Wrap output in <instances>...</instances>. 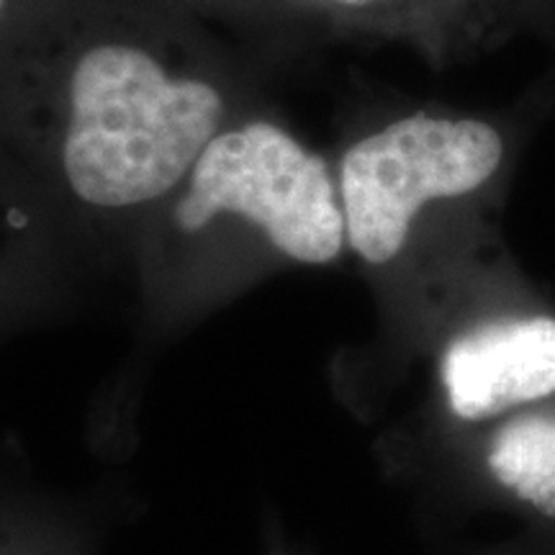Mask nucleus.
<instances>
[{"label":"nucleus","mask_w":555,"mask_h":555,"mask_svg":"<svg viewBox=\"0 0 555 555\" xmlns=\"http://www.w3.org/2000/svg\"><path fill=\"white\" fill-rule=\"evenodd\" d=\"M0 555H90L73 517L24 491L0 486Z\"/></svg>","instance_id":"423d86ee"},{"label":"nucleus","mask_w":555,"mask_h":555,"mask_svg":"<svg viewBox=\"0 0 555 555\" xmlns=\"http://www.w3.org/2000/svg\"><path fill=\"white\" fill-rule=\"evenodd\" d=\"M270 555H294V553H291V551H286V543H281V545H278V547H275V551H273V553H270Z\"/></svg>","instance_id":"1a4fd4ad"},{"label":"nucleus","mask_w":555,"mask_h":555,"mask_svg":"<svg viewBox=\"0 0 555 555\" xmlns=\"http://www.w3.org/2000/svg\"><path fill=\"white\" fill-rule=\"evenodd\" d=\"M18 13H21V0H0V41L5 34L18 26Z\"/></svg>","instance_id":"6e6552de"},{"label":"nucleus","mask_w":555,"mask_h":555,"mask_svg":"<svg viewBox=\"0 0 555 555\" xmlns=\"http://www.w3.org/2000/svg\"><path fill=\"white\" fill-rule=\"evenodd\" d=\"M339 3H367V0H339Z\"/></svg>","instance_id":"9d476101"},{"label":"nucleus","mask_w":555,"mask_h":555,"mask_svg":"<svg viewBox=\"0 0 555 555\" xmlns=\"http://www.w3.org/2000/svg\"><path fill=\"white\" fill-rule=\"evenodd\" d=\"M491 476L519 502L555 517V414H517L486 450Z\"/></svg>","instance_id":"39448f33"},{"label":"nucleus","mask_w":555,"mask_h":555,"mask_svg":"<svg viewBox=\"0 0 555 555\" xmlns=\"http://www.w3.org/2000/svg\"><path fill=\"white\" fill-rule=\"evenodd\" d=\"M221 219H237L296 266H330L347 247L327 163L270 121L219 131L185 180L172 211L178 232L201 237Z\"/></svg>","instance_id":"f03ea898"},{"label":"nucleus","mask_w":555,"mask_h":555,"mask_svg":"<svg viewBox=\"0 0 555 555\" xmlns=\"http://www.w3.org/2000/svg\"><path fill=\"white\" fill-rule=\"evenodd\" d=\"M502 155L499 131L474 119L420 114L360 139L339 168L347 247L367 266H388L429 201L476 191Z\"/></svg>","instance_id":"7ed1b4c3"},{"label":"nucleus","mask_w":555,"mask_h":555,"mask_svg":"<svg viewBox=\"0 0 555 555\" xmlns=\"http://www.w3.org/2000/svg\"><path fill=\"white\" fill-rule=\"evenodd\" d=\"M18 221V211L0 185V330L16 317L26 296V247L9 234Z\"/></svg>","instance_id":"0eeeda50"},{"label":"nucleus","mask_w":555,"mask_h":555,"mask_svg":"<svg viewBox=\"0 0 555 555\" xmlns=\"http://www.w3.org/2000/svg\"><path fill=\"white\" fill-rule=\"evenodd\" d=\"M221 121L211 82L172 78L142 47L99 44L69 78L62 172L88 206H147L189 180Z\"/></svg>","instance_id":"f257e3e1"},{"label":"nucleus","mask_w":555,"mask_h":555,"mask_svg":"<svg viewBox=\"0 0 555 555\" xmlns=\"http://www.w3.org/2000/svg\"><path fill=\"white\" fill-rule=\"evenodd\" d=\"M440 388L461 422H486L555 393V319L486 322L450 339L440 356Z\"/></svg>","instance_id":"20e7f679"}]
</instances>
